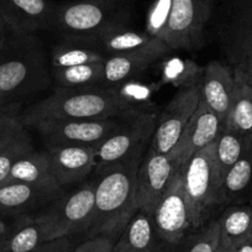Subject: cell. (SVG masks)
I'll use <instances>...</instances> for the list:
<instances>
[{
  "mask_svg": "<svg viewBox=\"0 0 252 252\" xmlns=\"http://www.w3.org/2000/svg\"><path fill=\"white\" fill-rule=\"evenodd\" d=\"M108 56L91 41L78 38H64L62 43L56 45L51 55L52 67H72L89 63L105 62Z\"/></svg>",
  "mask_w": 252,
  "mask_h": 252,
  "instance_id": "cell-22",
  "label": "cell"
},
{
  "mask_svg": "<svg viewBox=\"0 0 252 252\" xmlns=\"http://www.w3.org/2000/svg\"><path fill=\"white\" fill-rule=\"evenodd\" d=\"M251 207H252V198H251Z\"/></svg>",
  "mask_w": 252,
  "mask_h": 252,
  "instance_id": "cell-42",
  "label": "cell"
},
{
  "mask_svg": "<svg viewBox=\"0 0 252 252\" xmlns=\"http://www.w3.org/2000/svg\"><path fill=\"white\" fill-rule=\"evenodd\" d=\"M249 240L252 242V226H251V232H250V239Z\"/></svg>",
  "mask_w": 252,
  "mask_h": 252,
  "instance_id": "cell-40",
  "label": "cell"
},
{
  "mask_svg": "<svg viewBox=\"0 0 252 252\" xmlns=\"http://www.w3.org/2000/svg\"><path fill=\"white\" fill-rule=\"evenodd\" d=\"M51 171L61 187L81 183L95 169V146H47Z\"/></svg>",
  "mask_w": 252,
  "mask_h": 252,
  "instance_id": "cell-17",
  "label": "cell"
},
{
  "mask_svg": "<svg viewBox=\"0 0 252 252\" xmlns=\"http://www.w3.org/2000/svg\"><path fill=\"white\" fill-rule=\"evenodd\" d=\"M147 252H156V249H155V247H152V249H150Z\"/></svg>",
  "mask_w": 252,
  "mask_h": 252,
  "instance_id": "cell-41",
  "label": "cell"
},
{
  "mask_svg": "<svg viewBox=\"0 0 252 252\" xmlns=\"http://www.w3.org/2000/svg\"><path fill=\"white\" fill-rule=\"evenodd\" d=\"M156 252H158V251H157V250H156Z\"/></svg>",
  "mask_w": 252,
  "mask_h": 252,
  "instance_id": "cell-43",
  "label": "cell"
},
{
  "mask_svg": "<svg viewBox=\"0 0 252 252\" xmlns=\"http://www.w3.org/2000/svg\"><path fill=\"white\" fill-rule=\"evenodd\" d=\"M236 252H252V242L250 240L242 242L236 247Z\"/></svg>",
  "mask_w": 252,
  "mask_h": 252,
  "instance_id": "cell-37",
  "label": "cell"
},
{
  "mask_svg": "<svg viewBox=\"0 0 252 252\" xmlns=\"http://www.w3.org/2000/svg\"><path fill=\"white\" fill-rule=\"evenodd\" d=\"M0 106H1V104H0Z\"/></svg>",
  "mask_w": 252,
  "mask_h": 252,
  "instance_id": "cell-44",
  "label": "cell"
},
{
  "mask_svg": "<svg viewBox=\"0 0 252 252\" xmlns=\"http://www.w3.org/2000/svg\"><path fill=\"white\" fill-rule=\"evenodd\" d=\"M52 79L62 88H95L103 87L104 62L72 67H52Z\"/></svg>",
  "mask_w": 252,
  "mask_h": 252,
  "instance_id": "cell-24",
  "label": "cell"
},
{
  "mask_svg": "<svg viewBox=\"0 0 252 252\" xmlns=\"http://www.w3.org/2000/svg\"><path fill=\"white\" fill-rule=\"evenodd\" d=\"M51 83L52 73L42 45L32 35L9 38L0 53V104H21Z\"/></svg>",
  "mask_w": 252,
  "mask_h": 252,
  "instance_id": "cell-3",
  "label": "cell"
},
{
  "mask_svg": "<svg viewBox=\"0 0 252 252\" xmlns=\"http://www.w3.org/2000/svg\"><path fill=\"white\" fill-rule=\"evenodd\" d=\"M20 103L0 106V150L25 127L21 123Z\"/></svg>",
  "mask_w": 252,
  "mask_h": 252,
  "instance_id": "cell-31",
  "label": "cell"
},
{
  "mask_svg": "<svg viewBox=\"0 0 252 252\" xmlns=\"http://www.w3.org/2000/svg\"><path fill=\"white\" fill-rule=\"evenodd\" d=\"M30 135L24 127L15 137L10 140L3 149L0 150V184L8 181L11 168L19 159L33 151Z\"/></svg>",
  "mask_w": 252,
  "mask_h": 252,
  "instance_id": "cell-30",
  "label": "cell"
},
{
  "mask_svg": "<svg viewBox=\"0 0 252 252\" xmlns=\"http://www.w3.org/2000/svg\"><path fill=\"white\" fill-rule=\"evenodd\" d=\"M152 217L157 235L168 245L179 244L193 227L182 166L159 199Z\"/></svg>",
  "mask_w": 252,
  "mask_h": 252,
  "instance_id": "cell-12",
  "label": "cell"
},
{
  "mask_svg": "<svg viewBox=\"0 0 252 252\" xmlns=\"http://www.w3.org/2000/svg\"><path fill=\"white\" fill-rule=\"evenodd\" d=\"M179 167L181 164L171 154H159L149 147L136 176V202L139 210L154 215L159 199Z\"/></svg>",
  "mask_w": 252,
  "mask_h": 252,
  "instance_id": "cell-13",
  "label": "cell"
},
{
  "mask_svg": "<svg viewBox=\"0 0 252 252\" xmlns=\"http://www.w3.org/2000/svg\"><path fill=\"white\" fill-rule=\"evenodd\" d=\"M123 116L99 120L41 121L31 127L40 134L46 146L98 147L115 131Z\"/></svg>",
  "mask_w": 252,
  "mask_h": 252,
  "instance_id": "cell-10",
  "label": "cell"
},
{
  "mask_svg": "<svg viewBox=\"0 0 252 252\" xmlns=\"http://www.w3.org/2000/svg\"><path fill=\"white\" fill-rule=\"evenodd\" d=\"M1 245H3V237H0V252H1Z\"/></svg>",
  "mask_w": 252,
  "mask_h": 252,
  "instance_id": "cell-39",
  "label": "cell"
},
{
  "mask_svg": "<svg viewBox=\"0 0 252 252\" xmlns=\"http://www.w3.org/2000/svg\"><path fill=\"white\" fill-rule=\"evenodd\" d=\"M92 42L95 43L106 56L149 48H168L161 38L150 35L149 32L130 30L124 25L105 31Z\"/></svg>",
  "mask_w": 252,
  "mask_h": 252,
  "instance_id": "cell-20",
  "label": "cell"
},
{
  "mask_svg": "<svg viewBox=\"0 0 252 252\" xmlns=\"http://www.w3.org/2000/svg\"><path fill=\"white\" fill-rule=\"evenodd\" d=\"M252 197V135H250L244 152L229 169L220 188V205L240 203Z\"/></svg>",
  "mask_w": 252,
  "mask_h": 252,
  "instance_id": "cell-21",
  "label": "cell"
},
{
  "mask_svg": "<svg viewBox=\"0 0 252 252\" xmlns=\"http://www.w3.org/2000/svg\"><path fill=\"white\" fill-rule=\"evenodd\" d=\"M94 203V184L87 183L68 194L63 193L42 208L35 217L42 227L46 242L79 232L84 234L93 217Z\"/></svg>",
  "mask_w": 252,
  "mask_h": 252,
  "instance_id": "cell-7",
  "label": "cell"
},
{
  "mask_svg": "<svg viewBox=\"0 0 252 252\" xmlns=\"http://www.w3.org/2000/svg\"><path fill=\"white\" fill-rule=\"evenodd\" d=\"M222 127L224 124L220 119L200 100L197 110L189 119L176 146L169 154L182 166L193 155L213 144Z\"/></svg>",
  "mask_w": 252,
  "mask_h": 252,
  "instance_id": "cell-16",
  "label": "cell"
},
{
  "mask_svg": "<svg viewBox=\"0 0 252 252\" xmlns=\"http://www.w3.org/2000/svg\"><path fill=\"white\" fill-rule=\"evenodd\" d=\"M208 32L235 81L252 88V0H213Z\"/></svg>",
  "mask_w": 252,
  "mask_h": 252,
  "instance_id": "cell-4",
  "label": "cell"
},
{
  "mask_svg": "<svg viewBox=\"0 0 252 252\" xmlns=\"http://www.w3.org/2000/svg\"><path fill=\"white\" fill-rule=\"evenodd\" d=\"M213 0H171L157 37L169 50H197L205 43Z\"/></svg>",
  "mask_w": 252,
  "mask_h": 252,
  "instance_id": "cell-8",
  "label": "cell"
},
{
  "mask_svg": "<svg viewBox=\"0 0 252 252\" xmlns=\"http://www.w3.org/2000/svg\"><path fill=\"white\" fill-rule=\"evenodd\" d=\"M157 121L158 114L155 113L134 109L125 114L115 131L96 147L94 171L99 172L137 152L145 151L146 145L149 141L151 142L154 136Z\"/></svg>",
  "mask_w": 252,
  "mask_h": 252,
  "instance_id": "cell-9",
  "label": "cell"
},
{
  "mask_svg": "<svg viewBox=\"0 0 252 252\" xmlns=\"http://www.w3.org/2000/svg\"><path fill=\"white\" fill-rule=\"evenodd\" d=\"M249 137L222 127L221 132L215 140V157H217L221 182L224 181L229 169L236 163L242 155Z\"/></svg>",
  "mask_w": 252,
  "mask_h": 252,
  "instance_id": "cell-29",
  "label": "cell"
},
{
  "mask_svg": "<svg viewBox=\"0 0 252 252\" xmlns=\"http://www.w3.org/2000/svg\"><path fill=\"white\" fill-rule=\"evenodd\" d=\"M200 101V81L189 82L178 89L158 115L150 147L159 154H169L181 137L189 119Z\"/></svg>",
  "mask_w": 252,
  "mask_h": 252,
  "instance_id": "cell-11",
  "label": "cell"
},
{
  "mask_svg": "<svg viewBox=\"0 0 252 252\" xmlns=\"http://www.w3.org/2000/svg\"><path fill=\"white\" fill-rule=\"evenodd\" d=\"M0 10L14 35L52 30L57 5L48 0H0Z\"/></svg>",
  "mask_w": 252,
  "mask_h": 252,
  "instance_id": "cell-15",
  "label": "cell"
},
{
  "mask_svg": "<svg viewBox=\"0 0 252 252\" xmlns=\"http://www.w3.org/2000/svg\"><path fill=\"white\" fill-rule=\"evenodd\" d=\"M145 151L119 163L95 172V203L86 239L106 236L116 240L139 212L136 202V176Z\"/></svg>",
  "mask_w": 252,
  "mask_h": 252,
  "instance_id": "cell-1",
  "label": "cell"
},
{
  "mask_svg": "<svg viewBox=\"0 0 252 252\" xmlns=\"http://www.w3.org/2000/svg\"><path fill=\"white\" fill-rule=\"evenodd\" d=\"M224 127L245 136L252 135V88L244 82L235 81L234 98Z\"/></svg>",
  "mask_w": 252,
  "mask_h": 252,
  "instance_id": "cell-26",
  "label": "cell"
},
{
  "mask_svg": "<svg viewBox=\"0 0 252 252\" xmlns=\"http://www.w3.org/2000/svg\"><path fill=\"white\" fill-rule=\"evenodd\" d=\"M182 168L193 229H199L207 222L213 208L220 205L222 182L215 157V141L187 159Z\"/></svg>",
  "mask_w": 252,
  "mask_h": 252,
  "instance_id": "cell-6",
  "label": "cell"
},
{
  "mask_svg": "<svg viewBox=\"0 0 252 252\" xmlns=\"http://www.w3.org/2000/svg\"><path fill=\"white\" fill-rule=\"evenodd\" d=\"M8 181L33 184H58L51 171L47 152H37L35 150L16 162L11 168Z\"/></svg>",
  "mask_w": 252,
  "mask_h": 252,
  "instance_id": "cell-25",
  "label": "cell"
},
{
  "mask_svg": "<svg viewBox=\"0 0 252 252\" xmlns=\"http://www.w3.org/2000/svg\"><path fill=\"white\" fill-rule=\"evenodd\" d=\"M0 28H6V29H9V25H8V23H6L5 16L3 15V13H1V10H0ZM9 30H10V29H9Z\"/></svg>",
  "mask_w": 252,
  "mask_h": 252,
  "instance_id": "cell-38",
  "label": "cell"
},
{
  "mask_svg": "<svg viewBox=\"0 0 252 252\" xmlns=\"http://www.w3.org/2000/svg\"><path fill=\"white\" fill-rule=\"evenodd\" d=\"M235 91V79L229 67L220 61H210L200 79V100L225 125Z\"/></svg>",
  "mask_w": 252,
  "mask_h": 252,
  "instance_id": "cell-18",
  "label": "cell"
},
{
  "mask_svg": "<svg viewBox=\"0 0 252 252\" xmlns=\"http://www.w3.org/2000/svg\"><path fill=\"white\" fill-rule=\"evenodd\" d=\"M215 252H236V247H235L226 237L222 236V235L220 234L219 244H218Z\"/></svg>",
  "mask_w": 252,
  "mask_h": 252,
  "instance_id": "cell-35",
  "label": "cell"
},
{
  "mask_svg": "<svg viewBox=\"0 0 252 252\" xmlns=\"http://www.w3.org/2000/svg\"><path fill=\"white\" fill-rule=\"evenodd\" d=\"M220 240V222L219 219L213 220L203 231L195 237L192 246L187 252H215Z\"/></svg>",
  "mask_w": 252,
  "mask_h": 252,
  "instance_id": "cell-32",
  "label": "cell"
},
{
  "mask_svg": "<svg viewBox=\"0 0 252 252\" xmlns=\"http://www.w3.org/2000/svg\"><path fill=\"white\" fill-rule=\"evenodd\" d=\"M45 242V234L36 217L25 218L3 237L1 252H31Z\"/></svg>",
  "mask_w": 252,
  "mask_h": 252,
  "instance_id": "cell-27",
  "label": "cell"
},
{
  "mask_svg": "<svg viewBox=\"0 0 252 252\" xmlns=\"http://www.w3.org/2000/svg\"><path fill=\"white\" fill-rule=\"evenodd\" d=\"M115 241L106 236L89 237L76 246L72 252H111Z\"/></svg>",
  "mask_w": 252,
  "mask_h": 252,
  "instance_id": "cell-33",
  "label": "cell"
},
{
  "mask_svg": "<svg viewBox=\"0 0 252 252\" xmlns=\"http://www.w3.org/2000/svg\"><path fill=\"white\" fill-rule=\"evenodd\" d=\"M155 232L154 217L139 210L115 241L111 252H147L154 247Z\"/></svg>",
  "mask_w": 252,
  "mask_h": 252,
  "instance_id": "cell-23",
  "label": "cell"
},
{
  "mask_svg": "<svg viewBox=\"0 0 252 252\" xmlns=\"http://www.w3.org/2000/svg\"><path fill=\"white\" fill-rule=\"evenodd\" d=\"M131 101L114 88H62L36 101L21 113L23 125L31 127L41 121L99 120L119 118L134 110Z\"/></svg>",
  "mask_w": 252,
  "mask_h": 252,
  "instance_id": "cell-2",
  "label": "cell"
},
{
  "mask_svg": "<svg viewBox=\"0 0 252 252\" xmlns=\"http://www.w3.org/2000/svg\"><path fill=\"white\" fill-rule=\"evenodd\" d=\"M73 249L74 242L72 236H67L45 242L31 252H72Z\"/></svg>",
  "mask_w": 252,
  "mask_h": 252,
  "instance_id": "cell-34",
  "label": "cell"
},
{
  "mask_svg": "<svg viewBox=\"0 0 252 252\" xmlns=\"http://www.w3.org/2000/svg\"><path fill=\"white\" fill-rule=\"evenodd\" d=\"M169 48H149L108 56L104 62V88H114L149 68L166 55Z\"/></svg>",
  "mask_w": 252,
  "mask_h": 252,
  "instance_id": "cell-19",
  "label": "cell"
},
{
  "mask_svg": "<svg viewBox=\"0 0 252 252\" xmlns=\"http://www.w3.org/2000/svg\"><path fill=\"white\" fill-rule=\"evenodd\" d=\"M220 234L235 247L250 239L252 226V207H231L219 219Z\"/></svg>",
  "mask_w": 252,
  "mask_h": 252,
  "instance_id": "cell-28",
  "label": "cell"
},
{
  "mask_svg": "<svg viewBox=\"0 0 252 252\" xmlns=\"http://www.w3.org/2000/svg\"><path fill=\"white\" fill-rule=\"evenodd\" d=\"M63 193V188L58 184L6 181L0 184V214L16 217L41 210Z\"/></svg>",
  "mask_w": 252,
  "mask_h": 252,
  "instance_id": "cell-14",
  "label": "cell"
},
{
  "mask_svg": "<svg viewBox=\"0 0 252 252\" xmlns=\"http://www.w3.org/2000/svg\"><path fill=\"white\" fill-rule=\"evenodd\" d=\"M8 31H10L9 29L6 28H0V53L3 52V50L5 48L6 43L9 41V35H8Z\"/></svg>",
  "mask_w": 252,
  "mask_h": 252,
  "instance_id": "cell-36",
  "label": "cell"
},
{
  "mask_svg": "<svg viewBox=\"0 0 252 252\" xmlns=\"http://www.w3.org/2000/svg\"><path fill=\"white\" fill-rule=\"evenodd\" d=\"M129 0H76L57 5L52 30L63 38L94 41L115 26L124 25Z\"/></svg>",
  "mask_w": 252,
  "mask_h": 252,
  "instance_id": "cell-5",
  "label": "cell"
}]
</instances>
